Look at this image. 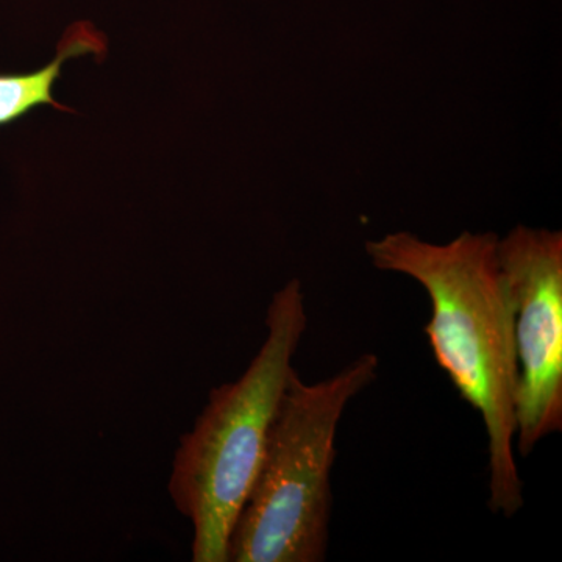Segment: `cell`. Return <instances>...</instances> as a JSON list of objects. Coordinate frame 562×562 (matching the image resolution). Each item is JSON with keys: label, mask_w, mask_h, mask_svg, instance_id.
Here are the masks:
<instances>
[{"label": "cell", "mask_w": 562, "mask_h": 562, "mask_svg": "<svg viewBox=\"0 0 562 562\" xmlns=\"http://www.w3.org/2000/svg\"><path fill=\"white\" fill-rule=\"evenodd\" d=\"M498 235L462 232L446 244L409 232L366 243L373 268L416 280L431 302L425 325L439 368L482 416L490 452V508L506 519L524 506L516 461V344Z\"/></svg>", "instance_id": "1"}, {"label": "cell", "mask_w": 562, "mask_h": 562, "mask_svg": "<svg viewBox=\"0 0 562 562\" xmlns=\"http://www.w3.org/2000/svg\"><path fill=\"white\" fill-rule=\"evenodd\" d=\"M306 325L301 281H288L269 303L268 335L249 368L210 392L194 427L180 438L168 491L194 530V562H228L233 528L260 471Z\"/></svg>", "instance_id": "2"}, {"label": "cell", "mask_w": 562, "mask_h": 562, "mask_svg": "<svg viewBox=\"0 0 562 562\" xmlns=\"http://www.w3.org/2000/svg\"><path fill=\"white\" fill-rule=\"evenodd\" d=\"M380 361L364 353L330 379L292 372L257 480L228 542V562H322L331 517L336 435L347 405L375 382Z\"/></svg>", "instance_id": "3"}, {"label": "cell", "mask_w": 562, "mask_h": 562, "mask_svg": "<svg viewBox=\"0 0 562 562\" xmlns=\"http://www.w3.org/2000/svg\"><path fill=\"white\" fill-rule=\"evenodd\" d=\"M513 305L517 452L562 430V232L517 225L498 239Z\"/></svg>", "instance_id": "4"}, {"label": "cell", "mask_w": 562, "mask_h": 562, "mask_svg": "<svg viewBox=\"0 0 562 562\" xmlns=\"http://www.w3.org/2000/svg\"><path fill=\"white\" fill-rule=\"evenodd\" d=\"M106 41L90 22H79L66 31L63 36L58 55L54 61L43 69L29 74H2L0 76V125L11 124L31 113L36 106L50 105L66 111L65 106L55 101V83L60 79L63 65L69 58L81 55H105Z\"/></svg>", "instance_id": "5"}]
</instances>
